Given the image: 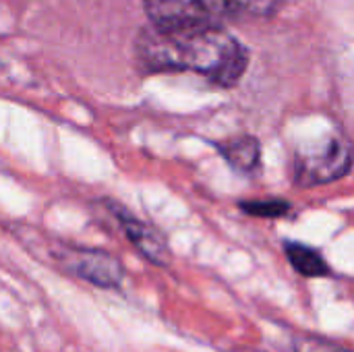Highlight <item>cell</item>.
Masks as SVG:
<instances>
[{"mask_svg":"<svg viewBox=\"0 0 354 352\" xmlns=\"http://www.w3.org/2000/svg\"><path fill=\"white\" fill-rule=\"evenodd\" d=\"M118 222L124 230V234L129 237V241L141 251V255L145 259H149L156 266H168L170 263V251L168 245L164 241V237L153 230L151 226L139 222L137 218H133L131 214H127L124 210H116Z\"/></svg>","mask_w":354,"mask_h":352,"instance_id":"cell-5","label":"cell"},{"mask_svg":"<svg viewBox=\"0 0 354 352\" xmlns=\"http://www.w3.org/2000/svg\"><path fill=\"white\" fill-rule=\"evenodd\" d=\"M222 154L236 170H243V172H251L253 168H257L259 156H261L259 141L253 137L232 139L230 143L222 145Z\"/></svg>","mask_w":354,"mask_h":352,"instance_id":"cell-7","label":"cell"},{"mask_svg":"<svg viewBox=\"0 0 354 352\" xmlns=\"http://www.w3.org/2000/svg\"><path fill=\"white\" fill-rule=\"evenodd\" d=\"M56 259L66 272L97 288H118L124 278L120 261L108 251L64 247L56 253Z\"/></svg>","mask_w":354,"mask_h":352,"instance_id":"cell-3","label":"cell"},{"mask_svg":"<svg viewBox=\"0 0 354 352\" xmlns=\"http://www.w3.org/2000/svg\"><path fill=\"white\" fill-rule=\"evenodd\" d=\"M286 257L290 261V266L305 278H324L330 274V266L326 263V259L311 247L303 245V243H286L284 245Z\"/></svg>","mask_w":354,"mask_h":352,"instance_id":"cell-6","label":"cell"},{"mask_svg":"<svg viewBox=\"0 0 354 352\" xmlns=\"http://www.w3.org/2000/svg\"><path fill=\"white\" fill-rule=\"evenodd\" d=\"M295 352H353L351 349L338 344V342H330V340H322L315 336H303L295 342Z\"/></svg>","mask_w":354,"mask_h":352,"instance_id":"cell-10","label":"cell"},{"mask_svg":"<svg viewBox=\"0 0 354 352\" xmlns=\"http://www.w3.org/2000/svg\"><path fill=\"white\" fill-rule=\"evenodd\" d=\"M351 151L340 137H332L313 151H303L297 162V174L303 185L330 183L348 172Z\"/></svg>","mask_w":354,"mask_h":352,"instance_id":"cell-4","label":"cell"},{"mask_svg":"<svg viewBox=\"0 0 354 352\" xmlns=\"http://www.w3.org/2000/svg\"><path fill=\"white\" fill-rule=\"evenodd\" d=\"M243 210L251 216H259V218H280L284 216L290 205L286 201L280 199H268V201H249L243 203Z\"/></svg>","mask_w":354,"mask_h":352,"instance_id":"cell-9","label":"cell"},{"mask_svg":"<svg viewBox=\"0 0 354 352\" xmlns=\"http://www.w3.org/2000/svg\"><path fill=\"white\" fill-rule=\"evenodd\" d=\"M145 10L156 27L222 25L230 15L224 0H143Z\"/></svg>","mask_w":354,"mask_h":352,"instance_id":"cell-2","label":"cell"},{"mask_svg":"<svg viewBox=\"0 0 354 352\" xmlns=\"http://www.w3.org/2000/svg\"><path fill=\"white\" fill-rule=\"evenodd\" d=\"M137 60L147 71H191L232 87L245 75L249 54L222 25H149L137 37Z\"/></svg>","mask_w":354,"mask_h":352,"instance_id":"cell-1","label":"cell"},{"mask_svg":"<svg viewBox=\"0 0 354 352\" xmlns=\"http://www.w3.org/2000/svg\"><path fill=\"white\" fill-rule=\"evenodd\" d=\"M230 12H243L253 17H263L274 12L282 0H224Z\"/></svg>","mask_w":354,"mask_h":352,"instance_id":"cell-8","label":"cell"}]
</instances>
